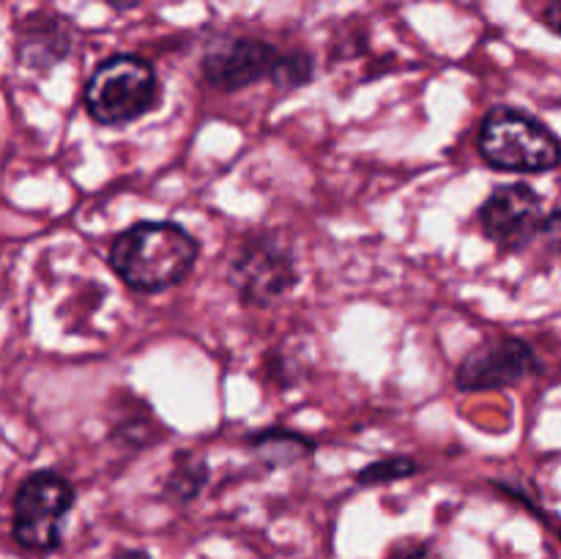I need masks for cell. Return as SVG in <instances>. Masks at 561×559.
Returning <instances> with one entry per match:
<instances>
[{"label": "cell", "instance_id": "cell-6", "mask_svg": "<svg viewBox=\"0 0 561 559\" xmlns=\"http://www.w3.org/2000/svg\"><path fill=\"white\" fill-rule=\"evenodd\" d=\"M546 208L529 184H502L480 208V228L499 250L515 252L540 236Z\"/></svg>", "mask_w": 561, "mask_h": 559}, {"label": "cell", "instance_id": "cell-4", "mask_svg": "<svg viewBox=\"0 0 561 559\" xmlns=\"http://www.w3.org/2000/svg\"><path fill=\"white\" fill-rule=\"evenodd\" d=\"M75 507V486L53 469L33 471L14 493L11 535L25 551L49 554L64 540V521Z\"/></svg>", "mask_w": 561, "mask_h": 559}, {"label": "cell", "instance_id": "cell-7", "mask_svg": "<svg viewBox=\"0 0 561 559\" xmlns=\"http://www.w3.org/2000/svg\"><path fill=\"white\" fill-rule=\"evenodd\" d=\"M537 370L540 362L529 343L518 338H499L477 345L463 356L455 373V384L463 392H485V389L515 387Z\"/></svg>", "mask_w": 561, "mask_h": 559}, {"label": "cell", "instance_id": "cell-2", "mask_svg": "<svg viewBox=\"0 0 561 559\" xmlns=\"http://www.w3.org/2000/svg\"><path fill=\"white\" fill-rule=\"evenodd\" d=\"M159 102L157 69L140 55H113L88 77L82 104L102 126H124L151 113Z\"/></svg>", "mask_w": 561, "mask_h": 559}, {"label": "cell", "instance_id": "cell-15", "mask_svg": "<svg viewBox=\"0 0 561 559\" xmlns=\"http://www.w3.org/2000/svg\"><path fill=\"white\" fill-rule=\"evenodd\" d=\"M389 559H442L436 554V548L425 546V543H411V546L398 548Z\"/></svg>", "mask_w": 561, "mask_h": 559}, {"label": "cell", "instance_id": "cell-14", "mask_svg": "<svg viewBox=\"0 0 561 559\" xmlns=\"http://www.w3.org/2000/svg\"><path fill=\"white\" fill-rule=\"evenodd\" d=\"M540 236H546L548 244H551L557 252H561V208H557L553 214H546Z\"/></svg>", "mask_w": 561, "mask_h": 559}, {"label": "cell", "instance_id": "cell-18", "mask_svg": "<svg viewBox=\"0 0 561 559\" xmlns=\"http://www.w3.org/2000/svg\"><path fill=\"white\" fill-rule=\"evenodd\" d=\"M104 3H110L113 9H135V5H140L142 0H104Z\"/></svg>", "mask_w": 561, "mask_h": 559}, {"label": "cell", "instance_id": "cell-17", "mask_svg": "<svg viewBox=\"0 0 561 559\" xmlns=\"http://www.w3.org/2000/svg\"><path fill=\"white\" fill-rule=\"evenodd\" d=\"M115 559H153V557H151V554H146V551H137V548H129V551L115 554Z\"/></svg>", "mask_w": 561, "mask_h": 559}, {"label": "cell", "instance_id": "cell-11", "mask_svg": "<svg viewBox=\"0 0 561 559\" xmlns=\"http://www.w3.org/2000/svg\"><path fill=\"white\" fill-rule=\"evenodd\" d=\"M206 480H208L206 460L197 458L195 453H179L168 480H164V497L173 499V502L179 504H186L203 491Z\"/></svg>", "mask_w": 561, "mask_h": 559}, {"label": "cell", "instance_id": "cell-8", "mask_svg": "<svg viewBox=\"0 0 561 559\" xmlns=\"http://www.w3.org/2000/svg\"><path fill=\"white\" fill-rule=\"evenodd\" d=\"M277 60L279 49L274 44L241 36L211 44L208 53L203 55L201 69L208 85L217 88V91L233 93L255 85L263 77L272 80Z\"/></svg>", "mask_w": 561, "mask_h": 559}, {"label": "cell", "instance_id": "cell-5", "mask_svg": "<svg viewBox=\"0 0 561 559\" xmlns=\"http://www.w3.org/2000/svg\"><path fill=\"white\" fill-rule=\"evenodd\" d=\"M228 280L244 305L272 307L296 288L299 274L290 252L277 239L255 236L233 252Z\"/></svg>", "mask_w": 561, "mask_h": 559}, {"label": "cell", "instance_id": "cell-1", "mask_svg": "<svg viewBox=\"0 0 561 559\" xmlns=\"http://www.w3.org/2000/svg\"><path fill=\"white\" fill-rule=\"evenodd\" d=\"M197 255L201 244L179 223H137L115 236L107 261L126 288L159 294L186 280Z\"/></svg>", "mask_w": 561, "mask_h": 559}, {"label": "cell", "instance_id": "cell-9", "mask_svg": "<svg viewBox=\"0 0 561 559\" xmlns=\"http://www.w3.org/2000/svg\"><path fill=\"white\" fill-rule=\"evenodd\" d=\"M71 25L53 11H33L16 25V60L38 75L60 64L71 53Z\"/></svg>", "mask_w": 561, "mask_h": 559}, {"label": "cell", "instance_id": "cell-16", "mask_svg": "<svg viewBox=\"0 0 561 559\" xmlns=\"http://www.w3.org/2000/svg\"><path fill=\"white\" fill-rule=\"evenodd\" d=\"M540 20L546 22L557 36H561V0H542Z\"/></svg>", "mask_w": 561, "mask_h": 559}, {"label": "cell", "instance_id": "cell-13", "mask_svg": "<svg viewBox=\"0 0 561 559\" xmlns=\"http://www.w3.org/2000/svg\"><path fill=\"white\" fill-rule=\"evenodd\" d=\"M274 85L299 88L312 80V55L307 53H279L277 66L272 75Z\"/></svg>", "mask_w": 561, "mask_h": 559}, {"label": "cell", "instance_id": "cell-12", "mask_svg": "<svg viewBox=\"0 0 561 559\" xmlns=\"http://www.w3.org/2000/svg\"><path fill=\"white\" fill-rule=\"evenodd\" d=\"M416 469L420 466L409 455H389V458H378L356 471V482L359 486H387V482L409 480L411 475H416Z\"/></svg>", "mask_w": 561, "mask_h": 559}, {"label": "cell", "instance_id": "cell-10", "mask_svg": "<svg viewBox=\"0 0 561 559\" xmlns=\"http://www.w3.org/2000/svg\"><path fill=\"white\" fill-rule=\"evenodd\" d=\"M247 444L252 447L255 458L266 464L268 469H283V466L299 464L301 458H307L316 449L312 438H307L299 431H290V427H266V431L252 433Z\"/></svg>", "mask_w": 561, "mask_h": 559}, {"label": "cell", "instance_id": "cell-3", "mask_svg": "<svg viewBox=\"0 0 561 559\" xmlns=\"http://www.w3.org/2000/svg\"><path fill=\"white\" fill-rule=\"evenodd\" d=\"M482 159L507 173H548L561 164V140L531 115L513 107H493L477 137Z\"/></svg>", "mask_w": 561, "mask_h": 559}]
</instances>
